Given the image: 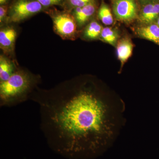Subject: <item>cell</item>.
Returning a JSON list of instances; mask_svg holds the SVG:
<instances>
[{
  "label": "cell",
  "mask_w": 159,
  "mask_h": 159,
  "mask_svg": "<svg viewBox=\"0 0 159 159\" xmlns=\"http://www.w3.org/2000/svg\"><path fill=\"white\" fill-rule=\"evenodd\" d=\"M43 6H49L59 4L62 0H36Z\"/></svg>",
  "instance_id": "cell-16"
},
{
  "label": "cell",
  "mask_w": 159,
  "mask_h": 159,
  "mask_svg": "<svg viewBox=\"0 0 159 159\" xmlns=\"http://www.w3.org/2000/svg\"><path fill=\"white\" fill-rule=\"evenodd\" d=\"M134 45L130 39L123 38L117 45V54L121 63V68L131 56Z\"/></svg>",
  "instance_id": "cell-7"
},
{
  "label": "cell",
  "mask_w": 159,
  "mask_h": 159,
  "mask_svg": "<svg viewBox=\"0 0 159 159\" xmlns=\"http://www.w3.org/2000/svg\"><path fill=\"white\" fill-rule=\"evenodd\" d=\"M140 37L148 40L159 45V26L157 24H150L137 29Z\"/></svg>",
  "instance_id": "cell-8"
},
{
  "label": "cell",
  "mask_w": 159,
  "mask_h": 159,
  "mask_svg": "<svg viewBox=\"0 0 159 159\" xmlns=\"http://www.w3.org/2000/svg\"><path fill=\"white\" fill-rule=\"evenodd\" d=\"M114 14L117 20L128 22L134 20L138 15V7L135 0H115Z\"/></svg>",
  "instance_id": "cell-5"
},
{
  "label": "cell",
  "mask_w": 159,
  "mask_h": 159,
  "mask_svg": "<svg viewBox=\"0 0 159 159\" xmlns=\"http://www.w3.org/2000/svg\"><path fill=\"white\" fill-rule=\"evenodd\" d=\"M7 0H0V4L1 5H4L7 2Z\"/></svg>",
  "instance_id": "cell-18"
},
{
  "label": "cell",
  "mask_w": 159,
  "mask_h": 159,
  "mask_svg": "<svg viewBox=\"0 0 159 159\" xmlns=\"http://www.w3.org/2000/svg\"><path fill=\"white\" fill-rule=\"evenodd\" d=\"M99 17L102 23L106 25H110L114 22L113 17L110 9L105 4H102L100 7Z\"/></svg>",
  "instance_id": "cell-14"
},
{
  "label": "cell",
  "mask_w": 159,
  "mask_h": 159,
  "mask_svg": "<svg viewBox=\"0 0 159 159\" xmlns=\"http://www.w3.org/2000/svg\"><path fill=\"white\" fill-rule=\"evenodd\" d=\"M96 8L93 2L83 7H76L74 15L78 25L82 26L93 15Z\"/></svg>",
  "instance_id": "cell-9"
},
{
  "label": "cell",
  "mask_w": 159,
  "mask_h": 159,
  "mask_svg": "<svg viewBox=\"0 0 159 159\" xmlns=\"http://www.w3.org/2000/svg\"><path fill=\"white\" fill-rule=\"evenodd\" d=\"M157 25L159 26V17L157 19Z\"/></svg>",
  "instance_id": "cell-19"
},
{
  "label": "cell",
  "mask_w": 159,
  "mask_h": 159,
  "mask_svg": "<svg viewBox=\"0 0 159 159\" xmlns=\"http://www.w3.org/2000/svg\"><path fill=\"white\" fill-rule=\"evenodd\" d=\"M100 37L103 41L115 46L118 40V34L114 29L106 27L102 29Z\"/></svg>",
  "instance_id": "cell-12"
},
{
  "label": "cell",
  "mask_w": 159,
  "mask_h": 159,
  "mask_svg": "<svg viewBox=\"0 0 159 159\" xmlns=\"http://www.w3.org/2000/svg\"><path fill=\"white\" fill-rule=\"evenodd\" d=\"M159 16V3H150L144 6L140 14L142 22L150 24Z\"/></svg>",
  "instance_id": "cell-10"
},
{
  "label": "cell",
  "mask_w": 159,
  "mask_h": 159,
  "mask_svg": "<svg viewBox=\"0 0 159 159\" xmlns=\"http://www.w3.org/2000/svg\"><path fill=\"white\" fill-rule=\"evenodd\" d=\"M55 31L65 39H73L77 31V24L73 16L68 13H59L53 17Z\"/></svg>",
  "instance_id": "cell-4"
},
{
  "label": "cell",
  "mask_w": 159,
  "mask_h": 159,
  "mask_svg": "<svg viewBox=\"0 0 159 159\" xmlns=\"http://www.w3.org/2000/svg\"><path fill=\"white\" fill-rule=\"evenodd\" d=\"M16 71L13 63L1 55L0 57V82L9 79Z\"/></svg>",
  "instance_id": "cell-11"
},
{
  "label": "cell",
  "mask_w": 159,
  "mask_h": 159,
  "mask_svg": "<svg viewBox=\"0 0 159 159\" xmlns=\"http://www.w3.org/2000/svg\"><path fill=\"white\" fill-rule=\"evenodd\" d=\"M144 1H148V0H144Z\"/></svg>",
  "instance_id": "cell-20"
},
{
  "label": "cell",
  "mask_w": 159,
  "mask_h": 159,
  "mask_svg": "<svg viewBox=\"0 0 159 159\" xmlns=\"http://www.w3.org/2000/svg\"><path fill=\"white\" fill-rule=\"evenodd\" d=\"M42 8L41 4L36 0H18L10 10V21L19 22L39 12Z\"/></svg>",
  "instance_id": "cell-3"
},
{
  "label": "cell",
  "mask_w": 159,
  "mask_h": 159,
  "mask_svg": "<svg viewBox=\"0 0 159 159\" xmlns=\"http://www.w3.org/2000/svg\"><path fill=\"white\" fill-rule=\"evenodd\" d=\"M7 7L6 6H1L0 7V22H2L7 14Z\"/></svg>",
  "instance_id": "cell-17"
},
{
  "label": "cell",
  "mask_w": 159,
  "mask_h": 159,
  "mask_svg": "<svg viewBox=\"0 0 159 159\" xmlns=\"http://www.w3.org/2000/svg\"><path fill=\"white\" fill-rule=\"evenodd\" d=\"M102 26L96 21L90 23L84 31V36L90 39H94L100 36L102 31Z\"/></svg>",
  "instance_id": "cell-13"
},
{
  "label": "cell",
  "mask_w": 159,
  "mask_h": 159,
  "mask_svg": "<svg viewBox=\"0 0 159 159\" xmlns=\"http://www.w3.org/2000/svg\"><path fill=\"white\" fill-rule=\"evenodd\" d=\"M92 0H70L72 6L76 7H83L91 2Z\"/></svg>",
  "instance_id": "cell-15"
},
{
  "label": "cell",
  "mask_w": 159,
  "mask_h": 159,
  "mask_svg": "<svg viewBox=\"0 0 159 159\" xmlns=\"http://www.w3.org/2000/svg\"><path fill=\"white\" fill-rule=\"evenodd\" d=\"M37 81L27 71H16L9 79L0 82V106L11 107L29 100Z\"/></svg>",
  "instance_id": "cell-2"
},
{
  "label": "cell",
  "mask_w": 159,
  "mask_h": 159,
  "mask_svg": "<svg viewBox=\"0 0 159 159\" xmlns=\"http://www.w3.org/2000/svg\"><path fill=\"white\" fill-rule=\"evenodd\" d=\"M29 99L39 106L40 128L49 147L67 159L102 155L126 122L123 99L95 86L33 92Z\"/></svg>",
  "instance_id": "cell-1"
},
{
  "label": "cell",
  "mask_w": 159,
  "mask_h": 159,
  "mask_svg": "<svg viewBox=\"0 0 159 159\" xmlns=\"http://www.w3.org/2000/svg\"><path fill=\"white\" fill-rule=\"evenodd\" d=\"M16 37V32L12 28H6L0 31V47L6 53L13 50Z\"/></svg>",
  "instance_id": "cell-6"
}]
</instances>
